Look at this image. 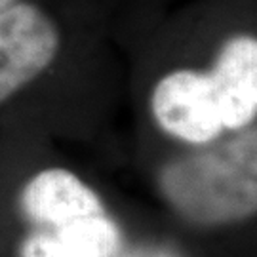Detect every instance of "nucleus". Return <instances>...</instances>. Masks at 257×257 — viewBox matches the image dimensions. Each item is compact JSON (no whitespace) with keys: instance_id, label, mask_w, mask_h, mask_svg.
<instances>
[{"instance_id":"1","label":"nucleus","mask_w":257,"mask_h":257,"mask_svg":"<svg viewBox=\"0 0 257 257\" xmlns=\"http://www.w3.org/2000/svg\"><path fill=\"white\" fill-rule=\"evenodd\" d=\"M162 187L175 208L198 223H221L253 213V136L223 151L175 162L162 175Z\"/></svg>"},{"instance_id":"2","label":"nucleus","mask_w":257,"mask_h":257,"mask_svg":"<svg viewBox=\"0 0 257 257\" xmlns=\"http://www.w3.org/2000/svg\"><path fill=\"white\" fill-rule=\"evenodd\" d=\"M57 50L59 31L35 4L0 10V103L44 73Z\"/></svg>"},{"instance_id":"3","label":"nucleus","mask_w":257,"mask_h":257,"mask_svg":"<svg viewBox=\"0 0 257 257\" xmlns=\"http://www.w3.org/2000/svg\"><path fill=\"white\" fill-rule=\"evenodd\" d=\"M151 107L158 126L185 143L206 145L223 134L210 74L189 69L168 73L155 86Z\"/></svg>"},{"instance_id":"4","label":"nucleus","mask_w":257,"mask_h":257,"mask_svg":"<svg viewBox=\"0 0 257 257\" xmlns=\"http://www.w3.org/2000/svg\"><path fill=\"white\" fill-rule=\"evenodd\" d=\"M210 80L223 130L238 132L257 114V40L249 35L229 38L213 63Z\"/></svg>"},{"instance_id":"5","label":"nucleus","mask_w":257,"mask_h":257,"mask_svg":"<svg viewBox=\"0 0 257 257\" xmlns=\"http://www.w3.org/2000/svg\"><path fill=\"white\" fill-rule=\"evenodd\" d=\"M19 202L33 223L50 229L105 213L99 196L80 177L63 168L42 170L31 177L21 191Z\"/></svg>"},{"instance_id":"6","label":"nucleus","mask_w":257,"mask_h":257,"mask_svg":"<svg viewBox=\"0 0 257 257\" xmlns=\"http://www.w3.org/2000/svg\"><path fill=\"white\" fill-rule=\"evenodd\" d=\"M120 248V229L101 213L33 232L21 244V257H118Z\"/></svg>"},{"instance_id":"7","label":"nucleus","mask_w":257,"mask_h":257,"mask_svg":"<svg viewBox=\"0 0 257 257\" xmlns=\"http://www.w3.org/2000/svg\"><path fill=\"white\" fill-rule=\"evenodd\" d=\"M126 257H177L174 251L166 248H153V246H147V248H138L134 251H130Z\"/></svg>"},{"instance_id":"8","label":"nucleus","mask_w":257,"mask_h":257,"mask_svg":"<svg viewBox=\"0 0 257 257\" xmlns=\"http://www.w3.org/2000/svg\"><path fill=\"white\" fill-rule=\"evenodd\" d=\"M16 0H0V10H4V8H8V6H12Z\"/></svg>"}]
</instances>
